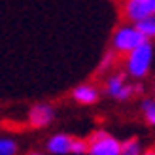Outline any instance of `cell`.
Segmentation results:
<instances>
[{"label": "cell", "mask_w": 155, "mask_h": 155, "mask_svg": "<svg viewBox=\"0 0 155 155\" xmlns=\"http://www.w3.org/2000/svg\"><path fill=\"white\" fill-rule=\"evenodd\" d=\"M153 95H155V85H153Z\"/></svg>", "instance_id": "16"}, {"label": "cell", "mask_w": 155, "mask_h": 155, "mask_svg": "<svg viewBox=\"0 0 155 155\" xmlns=\"http://www.w3.org/2000/svg\"><path fill=\"white\" fill-rule=\"evenodd\" d=\"M28 121H30V125L36 127V129L49 127L51 123L55 121V110H53V106L48 104V102H38L30 108Z\"/></svg>", "instance_id": "6"}, {"label": "cell", "mask_w": 155, "mask_h": 155, "mask_svg": "<svg viewBox=\"0 0 155 155\" xmlns=\"http://www.w3.org/2000/svg\"><path fill=\"white\" fill-rule=\"evenodd\" d=\"M123 12H125V17L129 21H140L144 17H150L155 12V0H125V6H123Z\"/></svg>", "instance_id": "5"}, {"label": "cell", "mask_w": 155, "mask_h": 155, "mask_svg": "<svg viewBox=\"0 0 155 155\" xmlns=\"http://www.w3.org/2000/svg\"><path fill=\"white\" fill-rule=\"evenodd\" d=\"M140 155H155V148H151V150H146V151H142Z\"/></svg>", "instance_id": "14"}, {"label": "cell", "mask_w": 155, "mask_h": 155, "mask_svg": "<svg viewBox=\"0 0 155 155\" xmlns=\"http://www.w3.org/2000/svg\"><path fill=\"white\" fill-rule=\"evenodd\" d=\"M106 93L115 100H129V98H133L134 93H142V85L127 83V74L115 72L112 76H108V80H106Z\"/></svg>", "instance_id": "4"}, {"label": "cell", "mask_w": 155, "mask_h": 155, "mask_svg": "<svg viewBox=\"0 0 155 155\" xmlns=\"http://www.w3.org/2000/svg\"><path fill=\"white\" fill-rule=\"evenodd\" d=\"M153 15H155V12H153Z\"/></svg>", "instance_id": "17"}, {"label": "cell", "mask_w": 155, "mask_h": 155, "mask_svg": "<svg viewBox=\"0 0 155 155\" xmlns=\"http://www.w3.org/2000/svg\"><path fill=\"white\" fill-rule=\"evenodd\" d=\"M148 42L146 36L138 30L134 25H121L112 36V48L115 53H127L133 51L134 48H138L140 44Z\"/></svg>", "instance_id": "2"}, {"label": "cell", "mask_w": 155, "mask_h": 155, "mask_svg": "<svg viewBox=\"0 0 155 155\" xmlns=\"http://www.w3.org/2000/svg\"><path fill=\"white\" fill-rule=\"evenodd\" d=\"M140 110L144 114V119L148 121L151 127H155V97L153 98H144L140 102Z\"/></svg>", "instance_id": "10"}, {"label": "cell", "mask_w": 155, "mask_h": 155, "mask_svg": "<svg viewBox=\"0 0 155 155\" xmlns=\"http://www.w3.org/2000/svg\"><path fill=\"white\" fill-rule=\"evenodd\" d=\"M17 142L12 138L0 136V155H17Z\"/></svg>", "instance_id": "12"}, {"label": "cell", "mask_w": 155, "mask_h": 155, "mask_svg": "<svg viewBox=\"0 0 155 155\" xmlns=\"http://www.w3.org/2000/svg\"><path fill=\"white\" fill-rule=\"evenodd\" d=\"M72 144H74V136L66 133H55L48 138L45 148L51 155H68L72 153Z\"/></svg>", "instance_id": "7"}, {"label": "cell", "mask_w": 155, "mask_h": 155, "mask_svg": "<svg viewBox=\"0 0 155 155\" xmlns=\"http://www.w3.org/2000/svg\"><path fill=\"white\" fill-rule=\"evenodd\" d=\"M28 155H42V153H38V151H34V153H28Z\"/></svg>", "instance_id": "15"}, {"label": "cell", "mask_w": 155, "mask_h": 155, "mask_svg": "<svg viewBox=\"0 0 155 155\" xmlns=\"http://www.w3.org/2000/svg\"><path fill=\"white\" fill-rule=\"evenodd\" d=\"M151 63H153V45L148 40L127 53L125 72H127V76L134 78V80H142V78L150 74Z\"/></svg>", "instance_id": "1"}, {"label": "cell", "mask_w": 155, "mask_h": 155, "mask_svg": "<svg viewBox=\"0 0 155 155\" xmlns=\"http://www.w3.org/2000/svg\"><path fill=\"white\" fill-rule=\"evenodd\" d=\"M112 63H114V55H112V53H108V55L102 59V63H100V70H104V68H110Z\"/></svg>", "instance_id": "13"}, {"label": "cell", "mask_w": 155, "mask_h": 155, "mask_svg": "<svg viewBox=\"0 0 155 155\" xmlns=\"http://www.w3.org/2000/svg\"><path fill=\"white\" fill-rule=\"evenodd\" d=\"M72 98L80 104L89 106V104L98 102L100 91H98L97 85H93V83H81V85H78V87L72 89Z\"/></svg>", "instance_id": "8"}, {"label": "cell", "mask_w": 155, "mask_h": 155, "mask_svg": "<svg viewBox=\"0 0 155 155\" xmlns=\"http://www.w3.org/2000/svg\"><path fill=\"white\" fill-rule=\"evenodd\" d=\"M87 155H121V140L106 130H95L87 138Z\"/></svg>", "instance_id": "3"}, {"label": "cell", "mask_w": 155, "mask_h": 155, "mask_svg": "<svg viewBox=\"0 0 155 155\" xmlns=\"http://www.w3.org/2000/svg\"><path fill=\"white\" fill-rule=\"evenodd\" d=\"M134 27L146 36V40H151V38H155V15H150V17L136 21Z\"/></svg>", "instance_id": "9"}, {"label": "cell", "mask_w": 155, "mask_h": 155, "mask_svg": "<svg viewBox=\"0 0 155 155\" xmlns=\"http://www.w3.org/2000/svg\"><path fill=\"white\" fill-rule=\"evenodd\" d=\"M142 146L138 142V138H129V140L121 142V155H140Z\"/></svg>", "instance_id": "11"}]
</instances>
